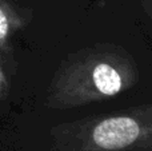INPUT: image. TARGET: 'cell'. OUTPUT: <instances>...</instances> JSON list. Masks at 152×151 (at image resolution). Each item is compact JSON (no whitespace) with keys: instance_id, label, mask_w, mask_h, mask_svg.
I'll list each match as a JSON object with an SVG mask.
<instances>
[{"instance_id":"1","label":"cell","mask_w":152,"mask_h":151,"mask_svg":"<svg viewBox=\"0 0 152 151\" xmlns=\"http://www.w3.org/2000/svg\"><path fill=\"white\" fill-rule=\"evenodd\" d=\"M136 80V66L123 51L89 48L60 68L51 84L48 104L64 110L105 100L129 90Z\"/></svg>"},{"instance_id":"2","label":"cell","mask_w":152,"mask_h":151,"mask_svg":"<svg viewBox=\"0 0 152 151\" xmlns=\"http://www.w3.org/2000/svg\"><path fill=\"white\" fill-rule=\"evenodd\" d=\"M60 130L77 136L88 150H131L152 142V106L66 123Z\"/></svg>"},{"instance_id":"3","label":"cell","mask_w":152,"mask_h":151,"mask_svg":"<svg viewBox=\"0 0 152 151\" xmlns=\"http://www.w3.org/2000/svg\"><path fill=\"white\" fill-rule=\"evenodd\" d=\"M20 26L21 20L18 13L5 3V0H0V45L5 44L10 35Z\"/></svg>"},{"instance_id":"4","label":"cell","mask_w":152,"mask_h":151,"mask_svg":"<svg viewBox=\"0 0 152 151\" xmlns=\"http://www.w3.org/2000/svg\"><path fill=\"white\" fill-rule=\"evenodd\" d=\"M8 90V84H7V80H5V75L3 72L1 67H0V99H3L7 94Z\"/></svg>"}]
</instances>
